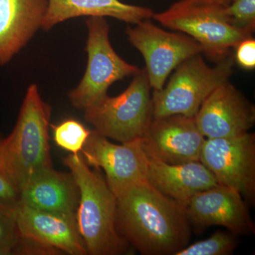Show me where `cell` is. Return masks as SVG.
Returning a JSON list of instances; mask_svg holds the SVG:
<instances>
[{"label":"cell","instance_id":"cell-1","mask_svg":"<svg viewBox=\"0 0 255 255\" xmlns=\"http://www.w3.org/2000/svg\"><path fill=\"white\" fill-rule=\"evenodd\" d=\"M119 234L143 255H176L189 245L191 224L187 209L147 182L117 196Z\"/></svg>","mask_w":255,"mask_h":255},{"label":"cell","instance_id":"cell-2","mask_svg":"<svg viewBox=\"0 0 255 255\" xmlns=\"http://www.w3.org/2000/svg\"><path fill=\"white\" fill-rule=\"evenodd\" d=\"M63 162L70 169L80 191L77 225L88 254H132L133 248L117 230V198L100 169H90L80 153H70Z\"/></svg>","mask_w":255,"mask_h":255},{"label":"cell","instance_id":"cell-3","mask_svg":"<svg viewBox=\"0 0 255 255\" xmlns=\"http://www.w3.org/2000/svg\"><path fill=\"white\" fill-rule=\"evenodd\" d=\"M51 107L31 84L12 132L0 137V169L19 191L36 174L53 167L50 155Z\"/></svg>","mask_w":255,"mask_h":255},{"label":"cell","instance_id":"cell-4","mask_svg":"<svg viewBox=\"0 0 255 255\" xmlns=\"http://www.w3.org/2000/svg\"><path fill=\"white\" fill-rule=\"evenodd\" d=\"M234 60L230 54L211 67L199 54L179 64L167 85L152 93L153 118L174 114L195 117L211 92L229 81Z\"/></svg>","mask_w":255,"mask_h":255},{"label":"cell","instance_id":"cell-5","mask_svg":"<svg viewBox=\"0 0 255 255\" xmlns=\"http://www.w3.org/2000/svg\"><path fill=\"white\" fill-rule=\"evenodd\" d=\"M151 87L145 69H140L127 90L106 96L85 112V119L99 135L126 143L140 139L153 119Z\"/></svg>","mask_w":255,"mask_h":255},{"label":"cell","instance_id":"cell-6","mask_svg":"<svg viewBox=\"0 0 255 255\" xmlns=\"http://www.w3.org/2000/svg\"><path fill=\"white\" fill-rule=\"evenodd\" d=\"M223 5L198 4L179 0L152 18L164 27L191 36L202 46L204 54L218 63L231 54V49L253 37V33L231 26L223 14Z\"/></svg>","mask_w":255,"mask_h":255},{"label":"cell","instance_id":"cell-7","mask_svg":"<svg viewBox=\"0 0 255 255\" xmlns=\"http://www.w3.org/2000/svg\"><path fill=\"white\" fill-rule=\"evenodd\" d=\"M87 64L78 86L69 92L74 107L85 111L108 95L114 82L134 76L140 70L114 50L110 39V25L105 17L91 16L86 21Z\"/></svg>","mask_w":255,"mask_h":255},{"label":"cell","instance_id":"cell-8","mask_svg":"<svg viewBox=\"0 0 255 255\" xmlns=\"http://www.w3.org/2000/svg\"><path fill=\"white\" fill-rule=\"evenodd\" d=\"M127 34L145 60L149 82L154 90L164 86L179 64L204 53L202 46L191 36L182 32L165 31L150 19L128 26Z\"/></svg>","mask_w":255,"mask_h":255},{"label":"cell","instance_id":"cell-9","mask_svg":"<svg viewBox=\"0 0 255 255\" xmlns=\"http://www.w3.org/2000/svg\"><path fill=\"white\" fill-rule=\"evenodd\" d=\"M200 162L218 184L238 191L251 207L255 204V134L206 139Z\"/></svg>","mask_w":255,"mask_h":255},{"label":"cell","instance_id":"cell-10","mask_svg":"<svg viewBox=\"0 0 255 255\" xmlns=\"http://www.w3.org/2000/svg\"><path fill=\"white\" fill-rule=\"evenodd\" d=\"M81 152L90 167L104 169L107 184L117 197L147 181L149 158L140 139L117 145L93 130Z\"/></svg>","mask_w":255,"mask_h":255},{"label":"cell","instance_id":"cell-11","mask_svg":"<svg viewBox=\"0 0 255 255\" xmlns=\"http://www.w3.org/2000/svg\"><path fill=\"white\" fill-rule=\"evenodd\" d=\"M206 139L194 117L174 114L153 118L140 140L148 158L174 164L200 161Z\"/></svg>","mask_w":255,"mask_h":255},{"label":"cell","instance_id":"cell-12","mask_svg":"<svg viewBox=\"0 0 255 255\" xmlns=\"http://www.w3.org/2000/svg\"><path fill=\"white\" fill-rule=\"evenodd\" d=\"M191 226L202 232L211 226H222L236 236H250L255 225L249 206L238 191L217 185L193 196L186 207Z\"/></svg>","mask_w":255,"mask_h":255},{"label":"cell","instance_id":"cell-13","mask_svg":"<svg viewBox=\"0 0 255 255\" xmlns=\"http://www.w3.org/2000/svg\"><path fill=\"white\" fill-rule=\"evenodd\" d=\"M194 118L206 139L238 136L254 127L255 107L227 81L211 92Z\"/></svg>","mask_w":255,"mask_h":255},{"label":"cell","instance_id":"cell-14","mask_svg":"<svg viewBox=\"0 0 255 255\" xmlns=\"http://www.w3.org/2000/svg\"><path fill=\"white\" fill-rule=\"evenodd\" d=\"M16 219L23 240L45 248L52 255L58 252L88 255L78 231L76 214L42 211L18 204Z\"/></svg>","mask_w":255,"mask_h":255},{"label":"cell","instance_id":"cell-15","mask_svg":"<svg viewBox=\"0 0 255 255\" xmlns=\"http://www.w3.org/2000/svg\"><path fill=\"white\" fill-rule=\"evenodd\" d=\"M48 0H0V65L9 63L42 28Z\"/></svg>","mask_w":255,"mask_h":255},{"label":"cell","instance_id":"cell-16","mask_svg":"<svg viewBox=\"0 0 255 255\" xmlns=\"http://www.w3.org/2000/svg\"><path fill=\"white\" fill-rule=\"evenodd\" d=\"M147 182L184 207L196 194L219 184L212 172L200 161L172 164L150 158Z\"/></svg>","mask_w":255,"mask_h":255},{"label":"cell","instance_id":"cell-17","mask_svg":"<svg viewBox=\"0 0 255 255\" xmlns=\"http://www.w3.org/2000/svg\"><path fill=\"white\" fill-rule=\"evenodd\" d=\"M80 191L71 173L53 167L36 174L19 191L18 204L42 211L76 214Z\"/></svg>","mask_w":255,"mask_h":255},{"label":"cell","instance_id":"cell-18","mask_svg":"<svg viewBox=\"0 0 255 255\" xmlns=\"http://www.w3.org/2000/svg\"><path fill=\"white\" fill-rule=\"evenodd\" d=\"M48 10L42 29L80 16L112 17L131 24L150 19L154 11L145 6L126 4L120 0H48Z\"/></svg>","mask_w":255,"mask_h":255},{"label":"cell","instance_id":"cell-19","mask_svg":"<svg viewBox=\"0 0 255 255\" xmlns=\"http://www.w3.org/2000/svg\"><path fill=\"white\" fill-rule=\"evenodd\" d=\"M238 236L230 231H216L211 237L188 245L176 255H230L239 245Z\"/></svg>","mask_w":255,"mask_h":255},{"label":"cell","instance_id":"cell-20","mask_svg":"<svg viewBox=\"0 0 255 255\" xmlns=\"http://www.w3.org/2000/svg\"><path fill=\"white\" fill-rule=\"evenodd\" d=\"M53 128V140L63 150L79 154L92 131L75 119H65L57 125H50Z\"/></svg>","mask_w":255,"mask_h":255},{"label":"cell","instance_id":"cell-21","mask_svg":"<svg viewBox=\"0 0 255 255\" xmlns=\"http://www.w3.org/2000/svg\"><path fill=\"white\" fill-rule=\"evenodd\" d=\"M21 244L16 210L0 205V255L20 254Z\"/></svg>","mask_w":255,"mask_h":255},{"label":"cell","instance_id":"cell-22","mask_svg":"<svg viewBox=\"0 0 255 255\" xmlns=\"http://www.w3.org/2000/svg\"><path fill=\"white\" fill-rule=\"evenodd\" d=\"M223 14L231 26L251 32L255 28V0H231L223 5Z\"/></svg>","mask_w":255,"mask_h":255},{"label":"cell","instance_id":"cell-23","mask_svg":"<svg viewBox=\"0 0 255 255\" xmlns=\"http://www.w3.org/2000/svg\"><path fill=\"white\" fill-rule=\"evenodd\" d=\"M19 201V191L0 169V205L16 210Z\"/></svg>","mask_w":255,"mask_h":255},{"label":"cell","instance_id":"cell-24","mask_svg":"<svg viewBox=\"0 0 255 255\" xmlns=\"http://www.w3.org/2000/svg\"><path fill=\"white\" fill-rule=\"evenodd\" d=\"M236 48V58L238 65L246 70H254L255 68V40L247 38L238 45Z\"/></svg>","mask_w":255,"mask_h":255},{"label":"cell","instance_id":"cell-25","mask_svg":"<svg viewBox=\"0 0 255 255\" xmlns=\"http://www.w3.org/2000/svg\"><path fill=\"white\" fill-rule=\"evenodd\" d=\"M198 4L209 5H226L231 0H191Z\"/></svg>","mask_w":255,"mask_h":255}]
</instances>
